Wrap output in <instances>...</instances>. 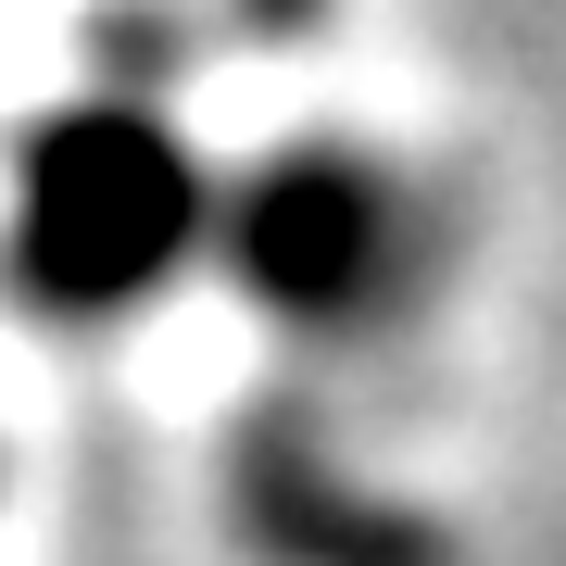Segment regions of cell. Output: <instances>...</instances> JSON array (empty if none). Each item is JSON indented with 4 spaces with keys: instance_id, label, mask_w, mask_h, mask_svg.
<instances>
[{
    "instance_id": "6da1fadb",
    "label": "cell",
    "mask_w": 566,
    "mask_h": 566,
    "mask_svg": "<svg viewBox=\"0 0 566 566\" xmlns=\"http://www.w3.org/2000/svg\"><path fill=\"white\" fill-rule=\"evenodd\" d=\"M202 240V164L151 102H63L13 151V227L0 264L63 327L139 315Z\"/></svg>"
},
{
    "instance_id": "7a4b0ae2",
    "label": "cell",
    "mask_w": 566,
    "mask_h": 566,
    "mask_svg": "<svg viewBox=\"0 0 566 566\" xmlns=\"http://www.w3.org/2000/svg\"><path fill=\"white\" fill-rule=\"evenodd\" d=\"M227 264L277 327L353 340V327L403 315L428 277V214L390 164H365L340 139H303L277 164H252L240 202H227Z\"/></svg>"
},
{
    "instance_id": "3957f363",
    "label": "cell",
    "mask_w": 566,
    "mask_h": 566,
    "mask_svg": "<svg viewBox=\"0 0 566 566\" xmlns=\"http://www.w3.org/2000/svg\"><path fill=\"white\" fill-rule=\"evenodd\" d=\"M240 516L277 542L290 566H428V542L390 504H365V491H340L303 441H264L240 465Z\"/></svg>"
},
{
    "instance_id": "277c9868",
    "label": "cell",
    "mask_w": 566,
    "mask_h": 566,
    "mask_svg": "<svg viewBox=\"0 0 566 566\" xmlns=\"http://www.w3.org/2000/svg\"><path fill=\"white\" fill-rule=\"evenodd\" d=\"M240 13H252V25H315L327 0H240Z\"/></svg>"
}]
</instances>
